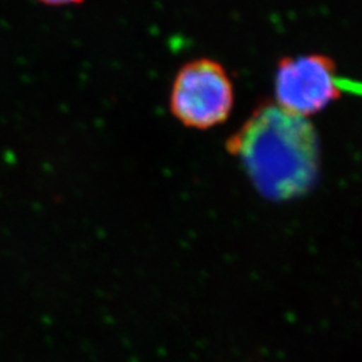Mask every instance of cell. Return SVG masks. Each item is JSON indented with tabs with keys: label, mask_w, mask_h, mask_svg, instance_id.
Segmentation results:
<instances>
[{
	"label": "cell",
	"mask_w": 362,
	"mask_h": 362,
	"mask_svg": "<svg viewBox=\"0 0 362 362\" xmlns=\"http://www.w3.org/2000/svg\"><path fill=\"white\" fill-rule=\"evenodd\" d=\"M259 194L287 202L310 191L320 170L317 132L305 117L260 105L227 141Z\"/></svg>",
	"instance_id": "obj_1"
},
{
	"label": "cell",
	"mask_w": 362,
	"mask_h": 362,
	"mask_svg": "<svg viewBox=\"0 0 362 362\" xmlns=\"http://www.w3.org/2000/svg\"><path fill=\"white\" fill-rule=\"evenodd\" d=\"M169 106L172 115L188 128H214L233 110V82L218 62L194 59L182 66L175 78Z\"/></svg>",
	"instance_id": "obj_2"
},
{
	"label": "cell",
	"mask_w": 362,
	"mask_h": 362,
	"mask_svg": "<svg viewBox=\"0 0 362 362\" xmlns=\"http://www.w3.org/2000/svg\"><path fill=\"white\" fill-rule=\"evenodd\" d=\"M349 89V82L338 77L336 64L320 54L284 58L275 73L276 105L305 118L324 110Z\"/></svg>",
	"instance_id": "obj_3"
},
{
	"label": "cell",
	"mask_w": 362,
	"mask_h": 362,
	"mask_svg": "<svg viewBox=\"0 0 362 362\" xmlns=\"http://www.w3.org/2000/svg\"><path fill=\"white\" fill-rule=\"evenodd\" d=\"M39 1L47 6H67V4L81 3L82 0H39Z\"/></svg>",
	"instance_id": "obj_4"
}]
</instances>
